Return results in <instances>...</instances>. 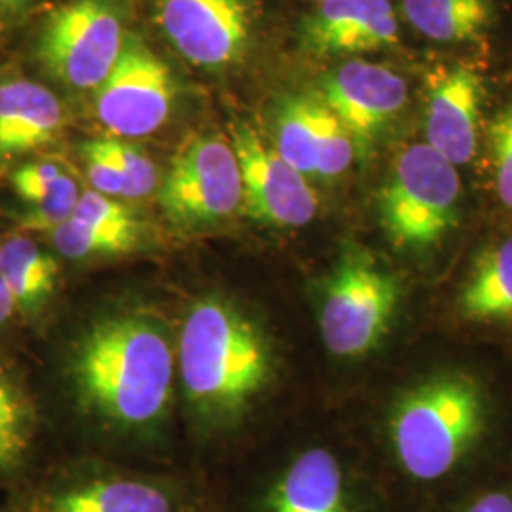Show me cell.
<instances>
[{"instance_id": "17", "label": "cell", "mask_w": 512, "mask_h": 512, "mask_svg": "<svg viewBox=\"0 0 512 512\" xmlns=\"http://www.w3.org/2000/svg\"><path fill=\"white\" fill-rule=\"evenodd\" d=\"M403 6L412 27L437 42L476 40L494 19L490 0H403Z\"/></svg>"}, {"instance_id": "10", "label": "cell", "mask_w": 512, "mask_h": 512, "mask_svg": "<svg viewBox=\"0 0 512 512\" xmlns=\"http://www.w3.org/2000/svg\"><path fill=\"white\" fill-rule=\"evenodd\" d=\"M158 21L179 54L205 69L234 63L251 31L245 0H160Z\"/></svg>"}, {"instance_id": "5", "label": "cell", "mask_w": 512, "mask_h": 512, "mask_svg": "<svg viewBox=\"0 0 512 512\" xmlns=\"http://www.w3.org/2000/svg\"><path fill=\"white\" fill-rule=\"evenodd\" d=\"M401 296L397 277L363 253L344 256L325 289L319 327L325 346L338 357H359L376 348Z\"/></svg>"}, {"instance_id": "1", "label": "cell", "mask_w": 512, "mask_h": 512, "mask_svg": "<svg viewBox=\"0 0 512 512\" xmlns=\"http://www.w3.org/2000/svg\"><path fill=\"white\" fill-rule=\"evenodd\" d=\"M173 370L167 330L141 313L97 323L74 359V380L86 401L124 425H147L164 414Z\"/></svg>"}, {"instance_id": "31", "label": "cell", "mask_w": 512, "mask_h": 512, "mask_svg": "<svg viewBox=\"0 0 512 512\" xmlns=\"http://www.w3.org/2000/svg\"><path fill=\"white\" fill-rule=\"evenodd\" d=\"M16 311H18V304L14 300V294L0 274V325H4Z\"/></svg>"}, {"instance_id": "20", "label": "cell", "mask_w": 512, "mask_h": 512, "mask_svg": "<svg viewBox=\"0 0 512 512\" xmlns=\"http://www.w3.org/2000/svg\"><path fill=\"white\" fill-rule=\"evenodd\" d=\"M319 109L321 99L291 97L283 103L277 116L275 150L304 177L315 175Z\"/></svg>"}, {"instance_id": "19", "label": "cell", "mask_w": 512, "mask_h": 512, "mask_svg": "<svg viewBox=\"0 0 512 512\" xmlns=\"http://www.w3.org/2000/svg\"><path fill=\"white\" fill-rule=\"evenodd\" d=\"M0 274L18 310H35L54 291L59 264L33 239L10 236L0 243Z\"/></svg>"}, {"instance_id": "21", "label": "cell", "mask_w": 512, "mask_h": 512, "mask_svg": "<svg viewBox=\"0 0 512 512\" xmlns=\"http://www.w3.org/2000/svg\"><path fill=\"white\" fill-rule=\"evenodd\" d=\"M55 249L67 258H88L93 255H120L133 251L141 236L105 230L71 217L52 232Z\"/></svg>"}, {"instance_id": "13", "label": "cell", "mask_w": 512, "mask_h": 512, "mask_svg": "<svg viewBox=\"0 0 512 512\" xmlns=\"http://www.w3.org/2000/svg\"><path fill=\"white\" fill-rule=\"evenodd\" d=\"M300 37L311 54H363L397 44L399 23L389 0H330L304 19Z\"/></svg>"}, {"instance_id": "15", "label": "cell", "mask_w": 512, "mask_h": 512, "mask_svg": "<svg viewBox=\"0 0 512 512\" xmlns=\"http://www.w3.org/2000/svg\"><path fill=\"white\" fill-rule=\"evenodd\" d=\"M268 512H349L344 475L336 458L313 448L294 459L268 495Z\"/></svg>"}, {"instance_id": "3", "label": "cell", "mask_w": 512, "mask_h": 512, "mask_svg": "<svg viewBox=\"0 0 512 512\" xmlns=\"http://www.w3.org/2000/svg\"><path fill=\"white\" fill-rule=\"evenodd\" d=\"M480 389L467 376H439L395 406L391 439L404 471L418 480L448 475L484 429Z\"/></svg>"}, {"instance_id": "16", "label": "cell", "mask_w": 512, "mask_h": 512, "mask_svg": "<svg viewBox=\"0 0 512 512\" xmlns=\"http://www.w3.org/2000/svg\"><path fill=\"white\" fill-rule=\"evenodd\" d=\"M459 308L478 323L512 319V238L478 258L461 291Z\"/></svg>"}, {"instance_id": "22", "label": "cell", "mask_w": 512, "mask_h": 512, "mask_svg": "<svg viewBox=\"0 0 512 512\" xmlns=\"http://www.w3.org/2000/svg\"><path fill=\"white\" fill-rule=\"evenodd\" d=\"M353 158L355 145L348 129L344 128V124L321 101L317 124L315 175L323 179H334L348 169Z\"/></svg>"}, {"instance_id": "9", "label": "cell", "mask_w": 512, "mask_h": 512, "mask_svg": "<svg viewBox=\"0 0 512 512\" xmlns=\"http://www.w3.org/2000/svg\"><path fill=\"white\" fill-rule=\"evenodd\" d=\"M230 143L241 171V205L249 217L279 228H300L313 220L317 194L253 126L234 124Z\"/></svg>"}, {"instance_id": "32", "label": "cell", "mask_w": 512, "mask_h": 512, "mask_svg": "<svg viewBox=\"0 0 512 512\" xmlns=\"http://www.w3.org/2000/svg\"><path fill=\"white\" fill-rule=\"evenodd\" d=\"M21 2L23 0H0V8H14V6H18Z\"/></svg>"}, {"instance_id": "4", "label": "cell", "mask_w": 512, "mask_h": 512, "mask_svg": "<svg viewBox=\"0 0 512 512\" xmlns=\"http://www.w3.org/2000/svg\"><path fill=\"white\" fill-rule=\"evenodd\" d=\"M459 194L456 165L427 143L403 148L378 200L385 236L406 251L437 245L458 224Z\"/></svg>"}, {"instance_id": "24", "label": "cell", "mask_w": 512, "mask_h": 512, "mask_svg": "<svg viewBox=\"0 0 512 512\" xmlns=\"http://www.w3.org/2000/svg\"><path fill=\"white\" fill-rule=\"evenodd\" d=\"M78 198L80 194L73 177L63 173L54 190L21 217L19 226L31 232H54L55 228L73 217Z\"/></svg>"}, {"instance_id": "30", "label": "cell", "mask_w": 512, "mask_h": 512, "mask_svg": "<svg viewBox=\"0 0 512 512\" xmlns=\"http://www.w3.org/2000/svg\"><path fill=\"white\" fill-rule=\"evenodd\" d=\"M461 512H512V497L501 492L482 495Z\"/></svg>"}, {"instance_id": "33", "label": "cell", "mask_w": 512, "mask_h": 512, "mask_svg": "<svg viewBox=\"0 0 512 512\" xmlns=\"http://www.w3.org/2000/svg\"><path fill=\"white\" fill-rule=\"evenodd\" d=\"M317 2H321V4H323V2H330V0H317Z\"/></svg>"}, {"instance_id": "12", "label": "cell", "mask_w": 512, "mask_h": 512, "mask_svg": "<svg viewBox=\"0 0 512 512\" xmlns=\"http://www.w3.org/2000/svg\"><path fill=\"white\" fill-rule=\"evenodd\" d=\"M484 84L469 65L433 74L425 133L427 145L452 165L473 160L478 143Z\"/></svg>"}, {"instance_id": "26", "label": "cell", "mask_w": 512, "mask_h": 512, "mask_svg": "<svg viewBox=\"0 0 512 512\" xmlns=\"http://www.w3.org/2000/svg\"><path fill=\"white\" fill-rule=\"evenodd\" d=\"M73 219L88 222L105 230L141 236V224L128 207L95 190L80 194L78 203L74 207Z\"/></svg>"}, {"instance_id": "27", "label": "cell", "mask_w": 512, "mask_h": 512, "mask_svg": "<svg viewBox=\"0 0 512 512\" xmlns=\"http://www.w3.org/2000/svg\"><path fill=\"white\" fill-rule=\"evenodd\" d=\"M23 444V408L18 391L0 368V463L12 458Z\"/></svg>"}, {"instance_id": "28", "label": "cell", "mask_w": 512, "mask_h": 512, "mask_svg": "<svg viewBox=\"0 0 512 512\" xmlns=\"http://www.w3.org/2000/svg\"><path fill=\"white\" fill-rule=\"evenodd\" d=\"M61 175V167L54 162L23 165L14 173V188L21 200L35 205L54 190Z\"/></svg>"}, {"instance_id": "29", "label": "cell", "mask_w": 512, "mask_h": 512, "mask_svg": "<svg viewBox=\"0 0 512 512\" xmlns=\"http://www.w3.org/2000/svg\"><path fill=\"white\" fill-rule=\"evenodd\" d=\"M82 154L86 158L88 164V177L90 183L93 184L95 192L103 194V196H122L126 198V181L120 175V171L116 169V165L110 162L109 158L97 148L95 141L86 143L82 147Z\"/></svg>"}, {"instance_id": "8", "label": "cell", "mask_w": 512, "mask_h": 512, "mask_svg": "<svg viewBox=\"0 0 512 512\" xmlns=\"http://www.w3.org/2000/svg\"><path fill=\"white\" fill-rule=\"evenodd\" d=\"M175 84L169 67L135 38H126L109 76L95 93V114L114 137H145L162 128Z\"/></svg>"}, {"instance_id": "6", "label": "cell", "mask_w": 512, "mask_h": 512, "mask_svg": "<svg viewBox=\"0 0 512 512\" xmlns=\"http://www.w3.org/2000/svg\"><path fill=\"white\" fill-rule=\"evenodd\" d=\"M241 203V171L230 139H188L173 158L160 190L167 219L188 228L205 226L234 215Z\"/></svg>"}, {"instance_id": "18", "label": "cell", "mask_w": 512, "mask_h": 512, "mask_svg": "<svg viewBox=\"0 0 512 512\" xmlns=\"http://www.w3.org/2000/svg\"><path fill=\"white\" fill-rule=\"evenodd\" d=\"M55 512H171L164 490L141 480H95L57 495Z\"/></svg>"}, {"instance_id": "14", "label": "cell", "mask_w": 512, "mask_h": 512, "mask_svg": "<svg viewBox=\"0 0 512 512\" xmlns=\"http://www.w3.org/2000/svg\"><path fill=\"white\" fill-rule=\"evenodd\" d=\"M63 128V109L48 88L31 80L0 84V158L52 143Z\"/></svg>"}, {"instance_id": "7", "label": "cell", "mask_w": 512, "mask_h": 512, "mask_svg": "<svg viewBox=\"0 0 512 512\" xmlns=\"http://www.w3.org/2000/svg\"><path fill=\"white\" fill-rule=\"evenodd\" d=\"M122 21L105 0H74L48 16L38 55L46 69L76 90L99 88L124 46Z\"/></svg>"}, {"instance_id": "25", "label": "cell", "mask_w": 512, "mask_h": 512, "mask_svg": "<svg viewBox=\"0 0 512 512\" xmlns=\"http://www.w3.org/2000/svg\"><path fill=\"white\" fill-rule=\"evenodd\" d=\"M488 139L497 196L512 209V103L497 112L488 128Z\"/></svg>"}, {"instance_id": "2", "label": "cell", "mask_w": 512, "mask_h": 512, "mask_svg": "<svg viewBox=\"0 0 512 512\" xmlns=\"http://www.w3.org/2000/svg\"><path fill=\"white\" fill-rule=\"evenodd\" d=\"M188 399L207 414H234L270 374V353L255 325L226 300L209 296L188 311L179 340Z\"/></svg>"}, {"instance_id": "23", "label": "cell", "mask_w": 512, "mask_h": 512, "mask_svg": "<svg viewBox=\"0 0 512 512\" xmlns=\"http://www.w3.org/2000/svg\"><path fill=\"white\" fill-rule=\"evenodd\" d=\"M97 148L109 158L126 181V198L137 200L148 196L156 184L158 173L152 160L120 139H99Z\"/></svg>"}, {"instance_id": "11", "label": "cell", "mask_w": 512, "mask_h": 512, "mask_svg": "<svg viewBox=\"0 0 512 512\" xmlns=\"http://www.w3.org/2000/svg\"><path fill=\"white\" fill-rule=\"evenodd\" d=\"M408 86L403 76L366 61H349L327 76L321 90L325 107L348 129L355 154L366 158L385 124L403 110Z\"/></svg>"}]
</instances>
